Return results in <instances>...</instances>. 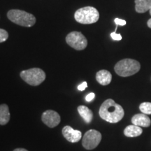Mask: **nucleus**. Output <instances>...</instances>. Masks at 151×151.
<instances>
[{
	"mask_svg": "<svg viewBox=\"0 0 151 151\" xmlns=\"http://www.w3.org/2000/svg\"><path fill=\"white\" fill-rule=\"evenodd\" d=\"M115 22H116L117 26H118V25L124 26V25H125L126 23H127L125 20H122V19H120V18L115 19Z\"/></svg>",
	"mask_w": 151,
	"mask_h": 151,
	"instance_id": "6ab92c4d",
	"label": "nucleus"
},
{
	"mask_svg": "<svg viewBox=\"0 0 151 151\" xmlns=\"http://www.w3.org/2000/svg\"><path fill=\"white\" fill-rule=\"evenodd\" d=\"M100 117L110 123H117L124 117V111L122 107L115 102L114 100L109 99L104 101L100 106Z\"/></svg>",
	"mask_w": 151,
	"mask_h": 151,
	"instance_id": "f257e3e1",
	"label": "nucleus"
},
{
	"mask_svg": "<svg viewBox=\"0 0 151 151\" xmlns=\"http://www.w3.org/2000/svg\"><path fill=\"white\" fill-rule=\"evenodd\" d=\"M132 122L134 125L143 127H148L151 124L150 118L144 113L134 115L132 118Z\"/></svg>",
	"mask_w": 151,
	"mask_h": 151,
	"instance_id": "9d476101",
	"label": "nucleus"
},
{
	"mask_svg": "<svg viewBox=\"0 0 151 151\" xmlns=\"http://www.w3.org/2000/svg\"><path fill=\"white\" fill-rule=\"evenodd\" d=\"M10 120L9 106L5 104L0 105V124L5 125Z\"/></svg>",
	"mask_w": 151,
	"mask_h": 151,
	"instance_id": "2eb2a0df",
	"label": "nucleus"
},
{
	"mask_svg": "<svg viewBox=\"0 0 151 151\" xmlns=\"http://www.w3.org/2000/svg\"><path fill=\"white\" fill-rule=\"evenodd\" d=\"M74 18L76 21L81 24H93L99 20V13L93 6L83 7L76 11Z\"/></svg>",
	"mask_w": 151,
	"mask_h": 151,
	"instance_id": "20e7f679",
	"label": "nucleus"
},
{
	"mask_svg": "<svg viewBox=\"0 0 151 151\" xmlns=\"http://www.w3.org/2000/svg\"><path fill=\"white\" fill-rule=\"evenodd\" d=\"M139 109L146 115H150L151 114V103L150 102H143L141 103L139 106Z\"/></svg>",
	"mask_w": 151,
	"mask_h": 151,
	"instance_id": "dca6fc26",
	"label": "nucleus"
},
{
	"mask_svg": "<svg viewBox=\"0 0 151 151\" xmlns=\"http://www.w3.org/2000/svg\"><path fill=\"white\" fill-rule=\"evenodd\" d=\"M111 37L113 39V40H116V41H120L122 39V36L120 35H119V34H117L116 32L111 33Z\"/></svg>",
	"mask_w": 151,
	"mask_h": 151,
	"instance_id": "a211bd4d",
	"label": "nucleus"
},
{
	"mask_svg": "<svg viewBox=\"0 0 151 151\" xmlns=\"http://www.w3.org/2000/svg\"><path fill=\"white\" fill-rule=\"evenodd\" d=\"M78 112L86 123H90L92 122L93 118V113L88 107L86 106H79L78 107Z\"/></svg>",
	"mask_w": 151,
	"mask_h": 151,
	"instance_id": "ddd939ff",
	"label": "nucleus"
},
{
	"mask_svg": "<svg viewBox=\"0 0 151 151\" xmlns=\"http://www.w3.org/2000/svg\"><path fill=\"white\" fill-rule=\"evenodd\" d=\"M94 97H95V94L93 92H91V93L88 94V95L86 97V100L87 101H88V102H90V101H91L92 99H94Z\"/></svg>",
	"mask_w": 151,
	"mask_h": 151,
	"instance_id": "412c9836",
	"label": "nucleus"
},
{
	"mask_svg": "<svg viewBox=\"0 0 151 151\" xmlns=\"http://www.w3.org/2000/svg\"><path fill=\"white\" fill-rule=\"evenodd\" d=\"M9 33L4 29H0V43L4 42L8 39Z\"/></svg>",
	"mask_w": 151,
	"mask_h": 151,
	"instance_id": "f3484780",
	"label": "nucleus"
},
{
	"mask_svg": "<svg viewBox=\"0 0 151 151\" xmlns=\"http://www.w3.org/2000/svg\"><path fill=\"white\" fill-rule=\"evenodd\" d=\"M147 25H148V27L149 28H150L151 29V18L149 19L148 20V22H147Z\"/></svg>",
	"mask_w": 151,
	"mask_h": 151,
	"instance_id": "4be33fe9",
	"label": "nucleus"
},
{
	"mask_svg": "<svg viewBox=\"0 0 151 151\" xmlns=\"http://www.w3.org/2000/svg\"><path fill=\"white\" fill-rule=\"evenodd\" d=\"M88 87V84H87V82H85L82 83L79 85V86H78V90H80V91H83V90H85V89Z\"/></svg>",
	"mask_w": 151,
	"mask_h": 151,
	"instance_id": "aec40b11",
	"label": "nucleus"
},
{
	"mask_svg": "<svg viewBox=\"0 0 151 151\" xmlns=\"http://www.w3.org/2000/svg\"><path fill=\"white\" fill-rule=\"evenodd\" d=\"M149 12H150V16H151V8L150 9V11H149Z\"/></svg>",
	"mask_w": 151,
	"mask_h": 151,
	"instance_id": "b1692460",
	"label": "nucleus"
},
{
	"mask_svg": "<svg viewBox=\"0 0 151 151\" xmlns=\"http://www.w3.org/2000/svg\"><path fill=\"white\" fill-rule=\"evenodd\" d=\"M62 134L68 141L71 143L78 142L82 138V133L79 130H75L70 126H65L62 129Z\"/></svg>",
	"mask_w": 151,
	"mask_h": 151,
	"instance_id": "1a4fd4ad",
	"label": "nucleus"
},
{
	"mask_svg": "<svg viewBox=\"0 0 151 151\" xmlns=\"http://www.w3.org/2000/svg\"><path fill=\"white\" fill-rule=\"evenodd\" d=\"M14 151H28V150H26V149H24V148H16V149H15Z\"/></svg>",
	"mask_w": 151,
	"mask_h": 151,
	"instance_id": "5701e85b",
	"label": "nucleus"
},
{
	"mask_svg": "<svg viewBox=\"0 0 151 151\" xmlns=\"http://www.w3.org/2000/svg\"><path fill=\"white\" fill-rule=\"evenodd\" d=\"M135 10L139 14H143L151 8V0H135Z\"/></svg>",
	"mask_w": 151,
	"mask_h": 151,
	"instance_id": "f8f14e48",
	"label": "nucleus"
},
{
	"mask_svg": "<svg viewBox=\"0 0 151 151\" xmlns=\"http://www.w3.org/2000/svg\"><path fill=\"white\" fill-rule=\"evenodd\" d=\"M101 140V134L99 131L90 129L86 132L82 139V145L87 150L97 148Z\"/></svg>",
	"mask_w": 151,
	"mask_h": 151,
	"instance_id": "0eeeda50",
	"label": "nucleus"
},
{
	"mask_svg": "<svg viewBox=\"0 0 151 151\" xmlns=\"http://www.w3.org/2000/svg\"><path fill=\"white\" fill-rule=\"evenodd\" d=\"M20 77L24 82L32 86H37L42 83L46 79V73L40 68H32L22 71Z\"/></svg>",
	"mask_w": 151,
	"mask_h": 151,
	"instance_id": "39448f33",
	"label": "nucleus"
},
{
	"mask_svg": "<svg viewBox=\"0 0 151 151\" xmlns=\"http://www.w3.org/2000/svg\"><path fill=\"white\" fill-rule=\"evenodd\" d=\"M140 69L141 65L139 62L128 58L119 61L114 67L116 73L122 77H127L135 74Z\"/></svg>",
	"mask_w": 151,
	"mask_h": 151,
	"instance_id": "7ed1b4c3",
	"label": "nucleus"
},
{
	"mask_svg": "<svg viewBox=\"0 0 151 151\" xmlns=\"http://www.w3.org/2000/svg\"><path fill=\"white\" fill-rule=\"evenodd\" d=\"M143 132V129L141 127L131 124L128 125L124 130V134L127 137H137L140 136Z\"/></svg>",
	"mask_w": 151,
	"mask_h": 151,
	"instance_id": "4468645a",
	"label": "nucleus"
},
{
	"mask_svg": "<svg viewBox=\"0 0 151 151\" xmlns=\"http://www.w3.org/2000/svg\"><path fill=\"white\" fill-rule=\"evenodd\" d=\"M67 44L76 50H83L88 46V40L86 37L79 32H71L66 37Z\"/></svg>",
	"mask_w": 151,
	"mask_h": 151,
	"instance_id": "423d86ee",
	"label": "nucleus"
},
{
	"mask_svg": "<svg viewBox=\"0 0 151 151\" xmlns=\"http://www.w3.org/2000/svg\"><path fill=\"white\" fill-rule=\"evenodd\" d=\"M41 120L46 125L50 128L55 127L60 124V115L56 111L52 110H48L43 112L41 116Z\"/></svg>",
	"mask_w": 151,
	"mask_h": 151,
	"instance_id": "6e6552de",
	"label": "nucleus"
},
{
	"mask_svg": "<svg viewBox=\"0 0 151 151\" xmlns=\"http://www.w3.org/2000/svg\"><path fill=\"white\" fill-rule=\"evenodd\" d=\"M96 80L101 86H107L110 84L112 80V75L109 71L100 70L96 74Z\"/></svg>",
	"mask_w": 151,
	"mask_h": 151,
	"instance_id": "9b49d317",
	"label": "nucleus"
},
{
	"mask_svg": "<svg viewBox=\"0 0 151 151\" xmlns=\"http://www.w3.org/2000/svg\"><path fill=\"white\" fill-rule=\"evenodd\" d=\"M7 17L14 23L25 27H32L37 21L34 15L19 9H11L9 11Z\"/></svg>",
	"mask_w": 151,
	"mask_h": 151,
	"instance_id": "f03ea898",
	"label": "nucleus"
}]
</instances>
